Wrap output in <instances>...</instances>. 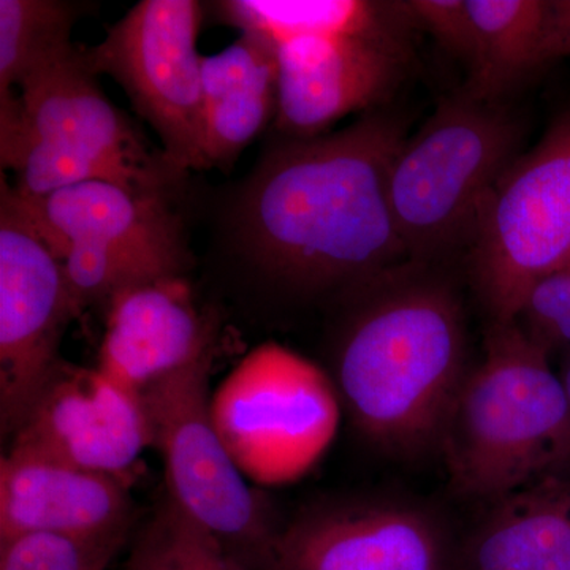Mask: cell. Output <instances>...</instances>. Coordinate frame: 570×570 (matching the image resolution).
<instances>
[{
	"label": "cell",
	"mask_w": 570,
	"mask_h": 570,
	"mask_svg": "<svg viewBox=\"0 0 570 570\" xmlns=\"http://www.w3.org/2000/svg\"><path fill=\"white\" fill-rule=\"evenodd\" d=\"M406 138L397 116L377 110L336 134L269 146L236 205L247 261L303 294H347L409 261L389 202Z\"/></svg>",
	"instance_id": "obj_1"
},
{
	"label": "cell",
	"mask_w": 570,
	"mask_h": 570,
	"mask_svg": "<svg viewBox=\"0 0 570 570\" xmlns=\"http://www.w3.org/2000/svg\"><path fill=\"white\" fill-rule=\"evenodd\" d=\"M335 351V387L352 423L387 452L441 439L466 379L460 296L426 262L406 261L347 292Z\"/></svg>",
	"instance_id": "obj_2"
},
{
	"label": "cell",
	"mask_w": 570,
	"mask_h": 570,
	"mask_svg": "<svg viewBox=\"0 0 570 570\" xmlns=\"http://www.w3.org/2000/svg\"><path fill=\"white\" fill-rule=\"evenodd\" d=\"M17 91L0 100V163L22 200L86 181L174 197L184 174L105 96L85 47L52 56Z\"/></svg>",
	"instance_id": "obj_3"
},
{
	"label": "cell",
	"mask_w": 570,
	"mask_h": 570,
	"mask_svg": "<svg viewBox=\"0 0 570 570\" xmlns=\"http://www.w3.org/2000/svg\"><path fill=\"white\" fill-rule=\"evenodd\" d=\"M453 489L490 499L570 468V417L550 355L517 321L491 322L439 439Z\"/></svg>",
	"instance_id": "obj_4"
},
{
	"label": "cell",
	"mask_w": 570,
	"mask_h": 570,
	"mask_svg": "<svg viewBox=\"0 0 570 570\" xmlns=\"http://www.w3.org/2000/svg\"><path fill=\"white\" fill-rule=\"evenodd\" d=\"M523 135L509 104L459 92L406 138L390 168L389 202L409 261L469 249L480 206L520 156Z\"/></svg>",
	"instance_id": "obj_5"
},
{
	"label": "cell",
	"mask_w": 570,
	"mask_h": 570,
	"mask_svg": "<svg viewBox=\"0 0 570 570\" xmlns=\"http://www.w3.org/2000/svg\"><path fill=\"white\" fill-rule=\"evenodd\" d=\"M17 198L61 262L80 316L137 285L184 277L189 265L184 220L170 195L86 181L36 200Z\"/></svg>",
	"instance_id": "obj_6"
},
{
	"label": "cell",
	"mask_w": 570,
	"mask_h": 570,
	"mask_svg": "<svg viewBox=\"0 0 570 570\" xmlns=\"http://www.w3.org/2000/svg\"><path fill=\"white\" fill-rule=\"evenodd\" d=\"M468 258L491 322L515 321L534 285L570 262V110L491 187Z\"/></svg>",
	"instance_id": "obj_7"
},
{
	"label": "cell",
	"mask_w": 570,
	"mask_h": 570,
	"mask_svg": "<svg viewBox=\"0 0 570 570\" xmlns=\"http://www.w3.org/2000/svg\"><path fill=\"white\" fill-rule=\"evenodd\" d=\"M214 348L141 392L165 468L168 501L246 566L266 564L275 532L257 494L228 455L212 419Z\"/></svg>",
	"instance_id": "obj_8"
},
{
	"label": "cell",
	"mask_w": 570,
	"mask_h": 570,
	"mask_svg": "<svg viewBox=\"0 0 570 570\" xmlns=\"http://www.w3.org/2000/svg\"><path fill=\"white\" fill-rule=\"evenodd\" d=\"M335 382L279 344L255 347L212 393L209 409L246 480L281 485L305 474L335 436Z\"/></svg>",
	"instance_id": "obj_9"
},
{
	"label": "cell",
	"mask_w": 570,
	"mask_h": 570,
	"mask_svg": "<svg viewBox=\"0 0 570 570\" xmlns=\"http://www.w3.org/2000/svg\"><path fill=\"white\" fill-rule=\"evenodd\" d=\"M202 21L204 7L195 0H141L99 45L85 47L94 73L121 86L184 175L206 170L204 56L197 50Z\"/></svg>",
	"instance_id": "obj_10"
},
{
	"label": "cell",
	"mask_w": 570,
	"mask_h": 570,
	"mask_svg": "<svg viewBox=\"0 0 570 570\" xmlns=\"http://www.w3.org/2000/svg\"><path fill=\"white\" fill-rule=\"evenodd\" d=\"M77 307L61 262L0 186V425L13 436L61 365L59 346Z\"/></svg>",
	"instance_id": "obj_11"
},
{
	"label": "cell",
	"mask_w": 570,
	"mask_h": 570,
	"mask_svg": "<svg viewBox=\"0 0 570 570\" xmlns=\"http://www.w3.org/2000/svg\"><path fill=\"white\" fill-rule=\"evenodd\" d=\"M151 428L141 396L99 371L62 362L21 425L9 452L126 482Z\"/></svg>",
	"instance_id": "obj_12"
},
{
	"label": "cell",
	"mask_w": 570,
	"mask_h": 570,
	"mask_svg": "<svg viewBox=\"0 0 570 570\" xmlns=\"http://www.w3.org/2000/svg\"><path fill=\"white\" fill-rule=\"evenodd\" d=\"M275 47V129L287 140L321 137L352 112L381 110L412 61V36L298 37Z\"/></svg>",
	"instance_id": "obj_13"
},
{
	"label": "cell",
	"mask_w": 570,
	"mask_h": 570,
	"mask_svg": "<svg viewBox=\"0 0 570 570\" xmlns=\"http://www.w3.org/2000/svg\"><path fill=\"white\" fill-rule=\"evenodd\" d=\"M265 569L448 570V547L438 520L415 505H326L276 532Z\"/></svg>",
	"instance_id": "obj_14"
},
{
	"label": "cell",
	"mask_w": 570,
	"mask_h": 570,
	"mask_svg": "<svg viewBox=\"0 0 570 570\" xmlns=\"http://www.w3.org/2000/svg\"><path fill=\"white\" fill-rule=\"evenodd\" d=\"M105 309L96 370L135 395L213 347L212 325L198 314L184 277L137 285Z\"/></svg>",
	"instance_id": "obj_15"
},
{
	"label": "cell",
	"mask_w": 570,
	"mask_h": 570,
	"mask_svg": "<svg viewBox=\"0 0 570 570\" xmlns=\"http://www.w3.org/2000/svg\"><path fill=\"white\" fill-rule=\"evenodd\" d=\"M132 501L122 480L7 453L0 461V539H127Z\"/></svg>",
	"instance_id": "obj_16"
},
{
	"label": "cell",
	"mask_w": 570,
	"mask_h": 570,
	"mask_svg": "<svg viewBox=\"0 0 570 570\" xmlns=\"http://www.w3.org/2000/svg\"><path fill=\"white\" fill-rule=\"evenodd\" d=\"M202 88L206 170L227 171L276 119L279 66L275 43L243 32L225 50L204 56Z\"/></svg>",
	"instance_id": "obj_17"
},
{
	"label": "cell",
	"mask_w": 570,
	"mask_h": 570,
	"mask_svg": "<svg viewBox=\"0 0 570 570\" xmlns=\"http://www.w3.org/2000/svg\"><path fill=\"white\" fill-rule=\"evenodd\" d=\"M471 570H570V468L494 501L469 547Z\"/></svg>",
	"instance_id": "obj_18"
},
{
	"label": "cell",
	"mask_w": 570,
	"mask_h": 570,
	"mask_svg": "<svg viewBox=\"0 0 570 570\" xmlns=\"http://www.w3.org/2000/svg\"><path fill=\"white\" fill-rule=\"evenodd\" d=\"M474 50L464 96L485 104L509 97L557 61L551 0H468Z\"/></svg>",
	"instance_id": "obj_19"
},
{
	"label": "cell",
	"mask_w": 570,
	"mask_h": 570,
	"mask_svg": "<svg viewBox=\"0 0 570 570\" xmlns=\"http://www.w3.org/2000/svg\"><path fill=\"white\" fill-rule=\"evenodd\" d=\"M223 24L277 41L298 37H397L417 29L404 2L370 0H224Z\"/></svg>",
	"instance_id": "obj_20"
},
{
	"label": "cell",
	"mask_w": 570,
	"mask_h": 570,
	"mask_svg": "<svg viewBox=\"0 0 570 570\" xmlns=\"http://www.w3.org/2000/svg\"><path fill=\"white\" fill-rule=\"evenodd\" d=\"M85 3L69 0H0V100L22 78L71 45Z\"/></svg>",
	"instance_id": "obj_21"
},
{
	"label": "cell",
	"mask_w": 570,
	"mask_h": 570,
	"mask_svg": "<svg viewBox=\"0 0 570 570\" xmlns=\"http://www.w3.org/2000/svg\"><path fill=\"white\" fill-rule=\"evenodd\" d=\"M126 570H246V566L167 501L135 540Z\"/></svg>",
	"instance_id": "obj_22"
},
{
	"label": "cell",
	"mask_w": 570,
	"mask_h": 570,
	"mask_svg": "<svg viewBox=\"0 0 570 570\" xmlns=\"http://www.w3.org/2000/svg\"><path fill=\"white\" fill-rule=\"evenodd\" d=\"M126 539L33 534L0 539V570H107Z\"/></svg>",
	"instance_id": "obj_23"
},
{
	"label": "cell",
	"mask_w": 570,
	"mask_h": 570,
	"mask_svg": "<svg viewBox=\"0 0 570 570\" xmlns=\"http://www.w3.org/2000/svg\"><path fill=\"white\" fill-rule=\"evenodd\" d=\"M515 321L547 354L569 351L570 262L534 285Z\"/></svg>",
	"instance_id": "obj_24"
},
{
	"label": "cell",
	"mask_w": 570,
	"mask_h": 570,
	"mask_svg": "<svg viewBox=\"0 0 570 570\" xmlns=\"http://www.w3.org/2000/svg\"><path fill=\"white\" fill-rule=\"evenodd\" d=\"M404 7L417 29L433 36L444 50L468 66L474 50L468 0H407Z\"/></svg>",
	"instance_id": "obj_25"
},
{
	"label": "cell",
	"mask_w": 570,
	"mask_h": 570,
	"mask_svg": "<svg viewBox=\"0 0 570 570\" xmlns=\"http://www.w3.org/2000/svg\"><path fill=\"white\" fill-rule=\"evenodd\" d=\"M553 48L557 59L570 58V0H553Z\"/></svg>",
	"instance_id": "obj_26"
},
{
	"label": "cell",
	"mask_w": 570,
	"mask_h": 570,
	"mask_svg": "<svg viewBox=\"0 0 570 570\" xmlns=\"http://www.w3.org/2000/svg\"><path fill=\"white\" fill-rule=\"evenodd\" d=\"M566 352H568V354H566L564 362H562L561 371L558 374H560L562 389H564V395L566 401H568L570 417V348L569 351Z\"/></svg>",
	"instance_id": "obj_27"
}]
</instances>
